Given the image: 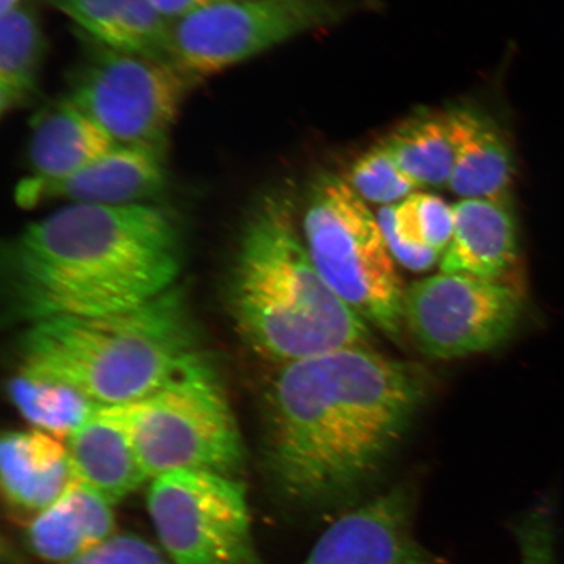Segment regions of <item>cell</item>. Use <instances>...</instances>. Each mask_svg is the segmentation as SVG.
Here are the masks:
<instances>
[{"label":"cell","mask_w":564,"mask_h":564,"mask_svg":"<svg viewBox=\"0 0 564 564\" xmlns=\"http://www.w3.org/2000/svg\"><path fill=\"white\" fill-rule=\"evenodd\" d=\"M409 199L423 242L443 256L454 235V206L434 194L414 193Z\"/></svg>","instance_id":"25"},{"label":"cell","mask_w":564,"mask_h":564,"mask_svg":"<svg viewBox=\"0 0 564 564\" xmlns=\"http://www.w3.org/2000/svg\"><path fill=\"white\" fill-rule=\"evenodd\" d=\"M337 13L330 0H217L174 21V63L193 79L220 74Z\"/></svg>","instance_id":"9"},{"label":"cell","mask_w":564,"mask_h":564,"mask_svg":"<svg viewBox=\"0 0 564 564\" xmlns=\"http://www.w3.org/2000/svg\"><path fill=\"white\" fill-rule=\"evenodd\" d=\"M182 262L171 209L68 204L28 225L4 251L6 299L26 324L122 313L171 291Z\"/></svg>","instance_id":"2"},{"label":"cell","mask_w":564,"mask_h":564,"mask_svg":"<svg viewBox=\"0 0 564 564\" xmlns=\"http://www.w3.org/2000/svg\"><path fill=\"white\" fill-rule=\"evenodd\" d=\"M115 527L110 500L75 479L55 502L35 513L28 542L41 560L67 564L110 539Z\"/></svg>","instance_id":"18"},{"label":"cell","mask_w":564,"mask_h":564,"mask_svg":"<svg viewBox=\"0 0 564 564\" xmlns=\"http://www.w3.org/2000/svg\"><path fill=\"white\" fill-rule=\"evenodd\" d=\"M167 183L164 159L137 148L116 147L65 180L39 186L18 185L20 207L33 208L48 200L96 206L150 203Z\"/></svg>","instance_id":"12"},{"label":"cell","mask_w":564,"mask_h":564,"mask_svg":"<svg viewBox=\"0 0 564 564\" xmlns=\"http://www.w3.org/2000/svg\"><path fill=\"white\" fill-rule=\"evenodd\" d=\"M384 241L393 260L406 270L425 272L432 270L440 258V252L423 242L409 196L393 206L382 207L378 214Z\"/></svg>","instance_id":"24"},{"label":"cell","mask_w":564,"mask_h":564,"mask_svg":"<svg viewBox=\"0 0 564 564\" xmlns=\"http://www.w3.org/2000/svg\"><path fill=\"white\" fill-rule=\"evenodd\" d=\"M116 147L94 119L63 97L34 118L31 175L21 180L20 185L39 186L65 180Z\"/></svg>","instance_id":"17"},{"label":"cell","mask_w":564,"mask_h":564,"mask_svg":"<svg viewBox=\"0 0 564 564\" xmlns=\"http://www.w3.org/2000/svg\"><path fill=\"white\" fill-rule=\"evenodd\" d=\"M67 564H167L156 546L139 535L112 534L90 552Z\"/></svg>","instance_id":"26"},{"label":"cell","mask_w":564,"mask_h":564,"mask_svg":"<svg viewBox=\"0 0 564 564\" xmlns=\"http://www.w3.org/2000/svg\"><path fill=\"white\" fill-rule=\"evenodd\" d=\"M521 314V299L499 280L434 274L405 291L404 321L427 356L454 359L502 345Z\"/></svg>","instance_id":"10"},{"label":"cell","mask_w":564,"mask_h":564,"mask_svg":"<svg viewBox=\"0 0 564 564\" xmlns=\"http://www.w3.org/2000/svg\"><path fill=\"white\" fill-rule=\"evenodd\" d=\"M382 143L419 188L448 186L454 147L446 115L415 117L394 129Z\"/></svg>","instance_id":"21"},{"label":"cell","mask_w":564,"mask_h":564,"mask_svg":"<svg viewBox=\"0 0 564 564\" xmlns=\"http://www.w3.org/2000/svg\"><path fill=\"white\" fill-rule=\"evenodd\" d=\"M87 40V39H86ZM65 97L118 147L165 159L193 77L173 63L112 51L89 41Z\"/></svg>","instance_id":"7"},{"label":"cell","mask_w":564,"mask_h":564,"mask_svg":"<svg viewBox=\"0 0 564 564\" xmlns=\"http://www.w3.org/2000/svg\"><path fill=\"white\" fill-rule=\"evenodd\" d=\"M117 406L148 478L176 470L241 474V434L220 377L202 355L158 391Z\"/></svg>","instance_id":"5"},{"label":"cell","mask_w":564,"mask_h":564,"mask_svg":"<svg viewBox=\"0 0 564 564\" xmlns=\"http://www.w3.org/2000/svg\"><path fill=\"white\" fill-rule=\"evenodd\" d=\"M84 39L112 51L174 63L173 24L150 0H48ZM176 66V65H175Z\"/></svg>","instance_id":"13"},{"label":"cell","mask_w":564,"mask_h":564,"mask_svg":"<svg viewBox=\"0 0 564 564\" xmlns=\"http://www.w3.org/2000/svg\"><path fill=\"white\" fill-rule=\"evenodd\" d=\"M46 40L37 13L21 4L0 20V110H15L37 87Z\"/></svg>","instance_id":"20"},{"label":"cell","mask_w":564,"mask_h":564,"mask_svg":"<svg viewBox=\"0 0 564 564\" xmlns=\"http://www.w3.org/2000/svg\"><path fill=\"white\" fill-rule=\"evenodd\" d=\"M227 297L239 336L271 362L365 347L370 338L368 322L317 272L292 200L282 194L263 196L246 218Z\"/></svg>","instance_id":"3"},{"label":"cell","mask_w":564,"mask_h":564,"mask_svg":"<svg viewBox=\"0 0 564 564\" xmlns=\"http://www.w3.org/2000/svg\"><path fill=\"white\" fill-rule=\"evenodd\" d=\"M454 235L441 258L442 272L502 279L519 252L511 203L462 199L454 204Z\"/></svg>","instance_id":"15"},{"label":"cell","mask_w":564,"mask_h":564,"mask_svg":"<svg viewBox=\"0 0 564 564\" xmlns=\"http://www.w3.org/2000/svg\"><path fill=\"white\" fill-rule=\"evenodd\" d=\"M426 387L419 369L366 347L281 365L265 401L273 491L301 509L356 498L404 438Z\"/></svg>","instance_id":"1"},{"label":"cell","mask_w":564,"mask_h":564,"mask_svg":"<svg viewBox=\"0 0 564 564\" xmlns=\"http://www.w3.org/2000/svg\"><path fill=\"white\" fill-rule=\"evenodd\" d=\"M446 119L454 147L451 192L462 199L511 203L514 158L499 127L470 109L449 111Z\"/></svg>","instance_id":"16"},{"label":"cell","mask_w":564,"mask_h":564,"mask_svg":"<svg viewBox=\"0 0 564 564\" xmlns=\"http://www.w3.org/2000/svg\"><path fill=\"white\" fill-rule=\"evenodd\" d=\"M9 390L13 404L34 429L59 440H67L101 408L74 388L23 373L11 379Z\"/></svg>","instance_id":"22"},{"label":"cell","mask_w":564,"mask_h":564,"mask_svg":"<svg viewBox=\"0 0 564 564\" xmlns=\"http://www.w3.org/2000/svg\"><path fill=\"white\" fill-rule=\"evenodd\" d=\"M66 444L77 481L112 505L150 479L117 405L98 408Z\"/></svg>","instance_id":"14"},{"label":"cell","mask_w":564,"mask_h":564,"mask_svg":"<svg viewBox=\"0 0 564 564\" xmlns=\"http://www.w3.org/2000/svg\"><path fill=\"white\" fill-rule=\"evenodd\" d=\"M0 479L4 496L13 506L40 512L55 502L76 478L67 444L33 429L3 436Z\"/></svg>","instance_id":"19"},{"label":"cell","mask_w":564,"mask_h":564,"mask_svg":"<svg viewBox=\"0 0 564 564\" xmlns=\"http://www.w3.org/2000/svg\"><path fill=\"white\" fill-rule=\"evenodd\" d=\"M349 185L365 202L393 206L419 188L379 141L366 151L350 169Z\"/></svg>","instance_id":"23"},{"label":"cell","mask_w":564,"mask_h":564,"mask_svg":"<svg viewBox=\"0 0 564 564\" xmlns=\"http://www.w3.org/2000/svg\"><path fill=\"white\" fill-rule=\"evenodd\" d=\"M148 511L173 564H262L238 478L176 470L153 478Z\"/></svg>","instance_id":"8"},{"label":"cell","mask_w":564,"mask_h":564,"mask_svg":"<svg viewBox=\"0 0 564 564\" xmlns=\"http://www.w3.org/2000/svg\"><path fill=\"white\" fill-rule=\"evenodd\" d=\"M302 564H442L413 532V500L394 488L338 518Z\"/></svg>","instance_id":"11"},{"label":"cell","mask_w":564,"mask_h":564,"mask_svg":"<svg viewBox=\"0 0 564 564\" xmlns=\"http://www.w3.org/2000/svg\"><path fill=\"white\" fill-rule=\"evenodd\" d=\"M23 4V0H0V17L6 15Z\"/></svg>","instance_id":"28"},{"label":"cell","mask_w":564,"mask_h":564,"mask_svg":"<svg viewBox=\"0 0 564 564\" xmlns=\"http://www.w3.org/2000/svg\"><path fill=\"white\" fill-rule=\"evenodd\" d=\"M301 231L317 272L338 297L386 335L400 338L406 289L378 217L349 183L319 176L308 189Z\"/></svg>","instance_id":"6"},{"label":"cell","mask_w":564,"mask_h":564,"mask_svg":"<svg viewBox=\"0 0 564 564\" xmlns=\"http://www.w3.org/2000/svg\"><path fill=\"white\" fill-rule=\"evenodd\" d=\"M217 0H150V3L169 21L180 20Z\"/></svg>","instance_id":"27"},{"label":"cell","mask_w":564,"mask_h":564,"mask_svg":"<svg viewBox=\"0 0 564 564\" xmlns=\"http://www.w3.org/2000/svg\"><path fill=\"white\" fill-rule=\"evenodd\" d=\"M18 356L19 373L115 406L158 391L200 352L188 303L174 286L127 312L30 324Z\"/></svg>","instance_id":"4"}]
</instances>
